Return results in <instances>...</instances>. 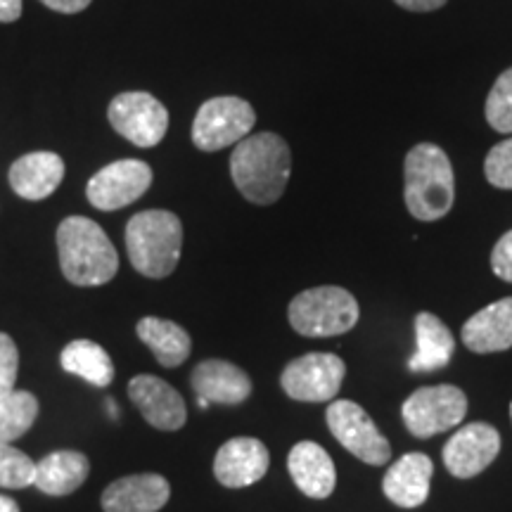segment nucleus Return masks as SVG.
Instances as JSON below:
<instances>
[{"mask_svg": "<svg viewBox=\"0 0 512 512\" xmlns=\"http://www.w3.org/2000/svg\"><path fill=\"white\" fill-rule=\"evenodd\" d=\"M57 252L64 278L76 287H100L117 275L119 254L98 223L69 216L57 228Z\"/></svg>", "mask_w": 512, "mask_h": 512, "instance_id": "nucleus-2", "label": "nucleus"}, {"mask_svg": "<svg viewBox=\"0 0 512 512\" xmlns=\"http://www.w3.org/2000/svg\"><path fill=\"white\" fill-rule=\"evenodd\" d=\"M510 418H512V406H510Z\"/></svg>", "mask_w": 512, "mask_h": 512, "instance_id": "nucleus-37", "label": "nucleus"}, {"mask_svg": "<svg viewBox=\"0 0 512 512\" xmlns=\"http://www.w3.org/2000/svg\"><path fill=\"white\" fill-rule=\"evenodd\" d=\"M183 223L166 209L140 211L126 226L131 266L145 278H169L181 261Z\"/></svg>", "mask_w": 512, "mask_h": 512, "instance_id": "nucleus-4", "label": "nucleus"}, {"mask_svg": "<svg viewBox=\"0 0 512 512\" xmlns=\"http://www.w3.org/2000/svg\"><path fill=\"white\" fill-rule=\"evenodd\" d=\"M271 465V453L264 441L235 437L219 448L214 458V475L228 489H245L264 479Z\"/></svg>", "mask_w": 512, "mask_h": 512, "instance_id": "nucleus-14", "label": "nucleus"}, {"mask_svg": "<svg viewBox=\"0 0 512 512\" xmlns=\"http://www.w3.org/2000/svg\"><path fill=\"white\" fill-rule=\"evenodd\" d=\"M136 332L140 342H145L152 349L159 366L178 368L183 361H188L192 339L174 320L147 316L136 325Z\"/></svg>", "mask_w": 512, "mask_h": 512, "instance_id": "nucleus-23", "label": "nucleus"}, {"mask_svg": "<svg viewBox=\"0 0 512 512\" xmlns=\"http://www.w3.org/2000/svg\"><path fill=\"white\" fill-rule=\"evenodd\" d=\"M197 406H200V408H202V411H204V408H209V406H211V403H209L207 399H197Z\"/></svg>", "mask_w": 512, "mask_h": 512, "instance_id": "nucleus-36", "label": "nucleus"}, {"mask_svg": "<svg viewBox=\"0 0 512 512\" xmlns=\"http://www.w3.org/2000/svg\"><path fill=\"white\" fill-rule=\"evenodd\" d=\"M171 484L162 475H128L112 482L102 491L105 512H159L169 503Z\"/></svg>", "mask_w": 512, "mask_h": 512, "instance_id": "nucleus-15", "label": "nucleus"}, {"mask_svg": "<svg viewBox=\"0 0 512 512\" xmlns=\"http://www.w3.org/2000/svg\"><path fill=\"white\" fill-rule=\"evenodd\" d=\"M91 475V463L79 451H55L36 465L34 484L48 496L74 494Z\"/></svg>", "mask_w": 512, "mask_h": 512, "instance_id": "nucleus-22", "label": "nucleus"}, {"mask_svg": "<svg viewBox=\"0 0 512 512\" xmlns=\"http://www.w3.org/2000/svg\"><path fill=\"white\" fill-rule=\"evenodd\" d=\"M36 479V463L27 453L0 441V486L3 489H27Z\"/></svg>", "mask_w": 512, "mask_h": 512, "instance_id": "nucleus-26", "label": "nucleus"}, {"mask_svg": "<svg viewBox=\"0 0 512 512\" xmlns=\"http://www.w3.org/2000/svg\"><path fill=\"white\" fill-rule=\"evenodd\" d=\"M287 470L297 489L309 498H330L337 486V470L330 453L316 441H299L287 456Z\"/></svg>", "mask_w": 512, "mask_h": 512, "instance_id": "nucleus-18", "label": "nucleus"}, {"mask_svg": "<svg viewBox=\"0 0 512 512\" xmlns=\"http://www.w3.org/2000/svg\"><path fill=\"white\" fill-rule=\"evenodd\" d=\"M434 463L425 453H406L389 467L382 479V491L399 508H420L430 496Z\"/></svg>", "mask_w": 512, "mask_h": 512, "instance_id": "nucleus-17", "label": "nucleus"}, {"mask_svg": "<svg viewBox=\"0 0 512 512\" xmlns=\"http://www.w3.org/2000/svg\"><path fill=\"white\" fill-rule=\"evenodd\" d=\"M328 427L339 444H342L351 456L363 460L366 465H384L392 458V446L377 430L366 408L354 401H332L328 406Z\"/></svg>", "mask_w": 512, "mask_h": 512, "instance_id": "nucleus-8", "label": "nucleus"}, {"mask_svg": "<svg viewBox=\"0 0 512 512\" xmlns=\"http://www.w3.org/2000/svg\"><path fill=\"white\" fill-rule=\"evenodd\" d=\"M415 339H418V349L408 361L411 373H432V370L446 368L456 354V337L434 313L422 311L415 316Z\"/></svg>", "mask_w": 512, "mask_h": 512, "instance_id": "nucleus-21", "label": "nucleus"}, {"mask_svg": "<svg viewBox=\"0 0 512 512\" xmlns=\"http://www.w3.org/2000/svg\"><path fill=\"white\" fill-rule=\"evenodd\" d=\"M491 271L505 283H512V230L496 242L494 252H491Z\"/></svg>", "mask_w": 512, "mask_h": 512, "instance_id": "nucleus-30", "label": "nucleus"}, {"mask_svg": "<svg viewBox=\"0 0 512 512\" xmlns=\"http://www.w3.org/2000/svg\"><path fill=\"white\" fill-rule=\"evenodd\" d=\"M396 5L403 10H411V12H432L444 8L446 0H394Z\"/></svg>", "mask_w": 512, "mask_h": 512, "instance_id": "nucleus-32", "label": "nucleus"}, {"mask_svg": "<svg viewBox=\"0 0 512 512\" xmlns=\"http://www.w3.org/2000/svg\"><path fill=\"white\" fill-rule=\"evenodd\" d=\"M463 344L475 354H496L512 347V297L484 306L463 325Z\"/></svg>", "mask_w": 512, "mask_h": 512, "instance_id": "nucleus-19", "label": "nucleus"}, {"mask_svg": "<svg viewBox=\"0 0 512 512\" xmlns=\"http://www.w3.org/2000/svg\"><path fill=\"white\" fill-rule=\"evenodd\" d=\"M467 415V396L453 384L420 387L403 401L401 418L406 430L418 439H430L434 434L458 427Z\"/></svg>", "mask_w": 512, "mask_h": 512, "instance_id": "nucleus-6", "label": "nucleus"}, {"mask_svg": "<svg viewBox=\"0 0 512 512\" xmlns=\"http://www.w3.org/2000/svg\"><path fill=\"white\" fill-rule=\"evenodd\" d=\"M128 396L136 403L138 411L143 413L145 422L164 432L181 430L188 420L183 396L155 375H136L128 382Z\"/></svg>", "mask_w": 512, "mask_h": 512, "instance_id": "nucleus-13", "label": "nucleus"}, {"mask_svg": "<svg viewBox=\"0 0 512 512\" xmlns=\"http://www.w3.org/2000/svg\"><path fill=\"white\" fill-rule=\"evenodd\" d=\"M486 121L498 133H512V67L498 76L486 98Z\"/></svg>", "mask_w": 512, "mask_h": 512, "instance_id": "nucleus-27", "label": "nucleus"}, {"mask_svg": "<svg viewBox=\"0 0 512 512\" xmlns=\"http://www.w3.org/2000/svg\"><path fill=\"white\" fill-rule=\"evenodd\" d=\"M19 373V351L10 335L0 332V399L15 392V382Z\"/></svg>", "mask_w": 512, "mask_h": 512, "instance_id": "nucleus-29", "label": "nucleus"}, {"mask_svg": "<svg viewBox=\"0 0 512 512\" xmlns=\"http://www.w3.org/2000/svg\"><path fill=\"white\" fill-rule=\"evenodd\" d=\"M22 17V0H0V22L10 24Z\"/></svg>", "mask_w": 512, "mask_h": 512, "instance_id": "nucleus-33", "label": "nucleus"}, {"mask_svg": "<svg viewBox=\"0 0 512 512\" xmlns=\"http://www.w3.org/2000/svg\"><path fill=\"white\" fill-rule=\"evenodd\" d=\"M358 302L344 287H311L292 299L287 318L304 337H337L358 323Z\"/></svg>", "mask_w": 512, "mask_h": 512, "instance_id": "nucleus-5", "label": "nucleus"}, {"mask_svg": "<svg viewBox=\"0 0 512 512\" xmlns=\"http://www.w3.org/2000/svg\"><path fill=\"white\" fill-rule=\"evenodd\" d=\"M344 375H347V366H344L342 358L313 351V354H304L287 363L283 375H280V384L294 401L323 403L339 394Z\"/></svg>", "mask_w": 512, "mask_h": 512, "instance_id": "nucleus-9", "label": "nucleus"}, {"mask_svg": "<svg viewBox=\"0 0 512 512\" xmlns=\"http://www.w3.org/2000/svg\"><path fill=\"white\" fill-rule=\"evenodd\" d=\"M38 418V401L31 392L15 389L0 399V441L12 444L31 430Z\"/></svg>", "mask_w": 512, "mask_h": 512, "instance_id": "nucleus-25", "label": "nucleus"}, {"mask_svg": "<svg viewBox=\"0 0 512 512\" xmlns=\"http://www.w3.org/2000/svg\"><path fill=\"white\" fill-rule=\"evenodd\" d=\"M60 363L67 373L91 382L93 387H107L114 380V363L110 354L91 339H74L62 349Z\"/></svg>", "mask_w": 512, "mask_h": 512, "instance_id": "nucleus-24", "label": "nucleus"}, {"mask_svg": "<svg viewBox=\"0 0 512 512\" xmlns=\"http://www.w3.org/2000/svg\"><path fill=\"white\" fill-rule=\"evenodd\" d=\"M406 207L413 219L439 221L451 211L456 200V178L451 159L439 145L420 143L406 155L403 164Z\"/></svg>", "mask_w": 512, "mask_h": 512, "instance_id": "nucleus-3", "label": "nucleus"}, {"mask_svg": "<svg viewBox=\"0 0 512 512\" xmlns=\"http://www.w3.org/2000/svg\"><path fill=\"white\" fill-rule=\"evenodd\" d=\"M484 174L498 190H512V138L494 145L486 155Z\"/></svg>", "mask_w": 512, "mask_h": 512, "instance_id": "nucleus-28", "label": "nucleus"}, {"mask_svg": "<svg viewBox=\"0 0 512 512\" xmlns=\"http://www.w3.org/2000/svg\"><path fill=\"white\" fill-rule=\"evenodd\" d=\"M0 512H19V505L12 498L0 494Z\"/></svg>", "mask_w": 512, "mask_h": 512, "instance_id": "nucleus-34", "label": "nucleus"}, {"mask_svg": "<svg viewBox=\"0 0 512 512\" xmlns=\"http://www.w3.org/2000/svg\"><path fill=\"white\" fill-rule=\"evenodd\" d=\"M107 413H110V415H114V418H117V415H119L117 403H114V401H107Z\"/></svg>", "mask_w": 512, "mask_h": 512, "instance_id": "nucleus-35", "label": "nucleus"}, {"mask_svg": "<svg viewBox=\"0 0 512 512\" xmlns=\"http://www.w3.org/2000/svg\"><path fill=\"white\" fill-rule=\"evenodd\" d=\"M110 124L121 138L136 147H155L169 131V112L155 95L143 91L121 93L112 100Z\"/></svg>", "mask_w": 512, "mask_h": 512, "instance_id": "nucleus-10", "label": "nucleus"}, {"mask_svg": "<svg viewBox=\"0 0 512 512\" xmlns=\"http://www.w3.org/2000/svg\"><path fill=\"white\" fill-rule=\"evenodd\" d=\"M498 453H501V434L496 427L489 422H470L446 441L441 456L453 477L470 479L482 475Z\"/></svg>", "mask_w": 512, "mask_h": 512, "instance_id": "nucleus-12", "label": "nucleus"}, {"mask_svg": "<svg viewBox=\"0 0 512 512\" xmlns=\"http://www.w3.org/2000/svg\"><path fill=\"white\" fill-rule=\"evenodd\" d=\"M256 124L254 107L247 100L223 95L204 102L192 121V143L202 152H219L240 143Z\"/></svg>", "mask_w": 512, "mask_h": 512, "instance_id": "nucleus-7", "label": "nucleus"}, {"mask_svg": "<svg viewBox=\"0 0 512 512\" xmlns=\"http://www.w3.org/2000/svg\"><path fill=\"white\" fill-rule=\"evenodd\" d=\"M43 5L55 12H62V15H74V12L86 10L93 0H41Z\"/></svg>", "mask_w": 512, "mask_h": 512, "instance_id": "nucleus-31", "label": "nucleus"}, {"mask_svg": "<svg viewBox=\"0 0 512 512\" xmlns=\"http://www.w3.org/2000/svg\"><path fill=\"white\" fill-rule=\"evenodd\" d=\"M190 384L195 389L197 399H207L209 403L221 406H238L252 394V380L245 370L223 358H209L192 370Z\"/></svg>", "mask_w": 512, "mask_h": 512, "instance_id": "nucleus-16", "label": "nucleus"}, {"mask_svg": "<svg viewBox=\"0 0 512 512\" xmlns=\"http://www.w3.org/2000/svg\"><path fill=\"white\" fill-rule=\"evenodd\" d=\"M152 169L140 159H119L100 169L88 181L86 197L95 209L117 211L133 204L150 190Z\"/></svg>", "mask_w": 512, "mask_h": 512, "instance_id": "nucleus-11", "label": "nucleus"}, {"mask_svg": "<svg viewBox=\"0 0 512 512\" xmlns=\"http://www.w3.org/2000/svg\"><path fill=\"white\" fill-rule=\"evenodd\" d=\"M290 147L275 133H256L240 140L230 155V176L242 197L254 204L278 202L290 181Z\"/></svg>", "mask_w": 512, "mask_h": 512, "instance_id": "nucleus-1", "label": "nucleus"}, {"mask_svg": "<svg viewBox=\"0 0 512 512\" xmlns=\"http://www.w3.org/2000/svg\"><path fill=\"white\" fill-rule=\"evenodd\" d=\"M64 178V162L55 152H31L19 157L10 169V185L24 200H46L60 188Z\"/></svg>", "mask_w": 512, "mask_h": 512, "instance_id": "nucleus-20", "label": "nucleus"}]
</instances>
